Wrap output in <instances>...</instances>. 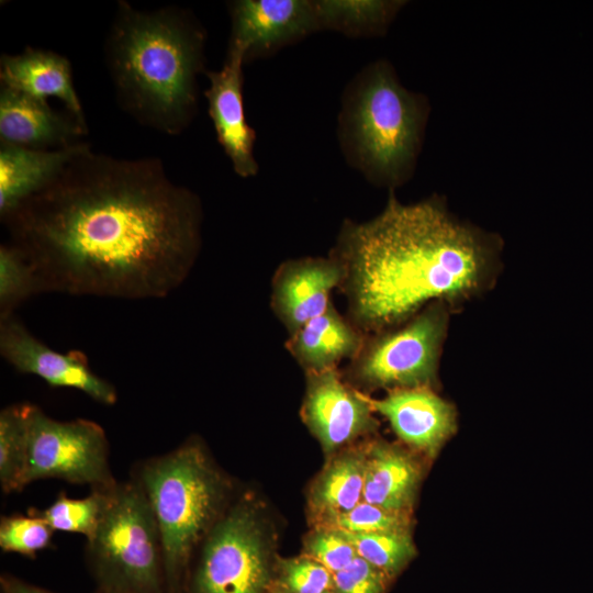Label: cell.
<instances>
[{"label":"cell","instance_id":"obj_1","mask_svg":"<svg viewBox=\"0 0 593 593\" xmlns=\"http://www.w3.org/2000/svg\"><path fill=\"white\" fill-rule=\"evenodd\" d=\"M1 219L38 293L163 299L188 278L202 244L201 201L160 160L91 147Z\"/></svg>","mask_w":593,"mask_h":593},{"label":"cell","instance_id":"obj_2","mask_svg":"<svg viewBox=\"0 0 593 593\" xmlns=\"http://www.w3.org/2000/svg\"><path fill=\"white\" fill-rule=\"evenodd\" d=\"M501 238L460 221L433 194L404 204L390 190L366 222L345 220L329 254L344 278L346 316L365 334L398 326L433 302L450 307L491 287Z\"/></svg>","mask_w":593,"mask_h":593},{"label":"cell","instance_id":"obj_3","mask_svg":"<svg viewBox=\"0 0 593 593\" xmlns=\"http://www.w3.org/2000/svg\"><path fill=\"white\" fill-rule=\"evenodd\" d=\"M205 31L186 10L145 12L120 1L105 59L121 107L168 135L186 130L198 110Z\"/></svg>","mask_w":593,"mask_h":593},{"label":"cell","instance_id":"obj_4","mask_svg":"<svg viewBox=\"0 0 593 593\" xmlns=\"http://www.w3.org/2000/svg\"><path fill=\"white\" fill-rule=\"evenodd\" d=\"M430 107L407 90L394 67L378 59L347 85L338 115V141L347 164L377 187L407 182L422 150Z\"/></svg>","mask_w":593,"mask_h":593},{"label":"cell","instance_id":"obj_5","mask_svg":"<svg viewBox=\"0 0 593 593\" xmlns=\"http://www.w3.org/2000/svg\"><path fill=\"white\" fill-rule=\"evenodd\" d=\"M132 475L160 532L167 593H181L194 551L231 505V483L197 437L144 460Z\"/></svg>","mask_w":593,"mask_h":593},{"label":"cell","instance_id":"obj_6","mask_svg":"<svg viewBox=\"0 0 593 593\" xmlns=\"http://www.w3.org/2000/svg\"><path fill=\"white\" fill-rule=\"evenodd\" d=\"M86 559L97 590L107 593H167L160 532L139 482H118L93 535Z\"/></svg>","mask_w":593,"mask_h":593},{"label":"cell","instance_id":"obj_7","mask_svg":"<svg viewBox=\"0 0 593 593\" xmlns=\"http://www.w3.org/2000/svg\"><path fill=\"white\" fill-rule=\"evenodd\" d=\"M198 549L181 593H268L276 562L250 499L231 504Z\"/></svg>","mask_w":593,"mask_h":593},{"label":"cell","instance_id":"obj_8","mask_svg":"<svg viewBox=\"0 0 593 593\" xmlns=\"http://www.w3.org/2000/svg\"><path fill=\"white\" fill-rule=\"evenodd\" d=\"M450 306L433 302L402 324L366 335L343 377L357 389L432 388L447 335Z\"/></svg>","mask_w":593,"mask_h":593},{"label":"cell","instance_id":"obj_9","mask_svg":"<svg viewBox=\"0 0 593 593\" xmlns=\"http://www.w3.org/2000/svg\"><path fill=\"white\" fill-rule=\"evenodd\" d=\"M109 440L93 421H58L32 404L23 488L41 479H60L92 489L118 483L109 461Z\"/></svg>","mask_w":593,"mask_h":593},{"label":"cell","instance_id":"obj_10","mask_svg":"<svg viewBox=\"0 0 593 593\" xmlns=\"http://www.w3.org/2000/svg\"><path fill=\"white\" fill-rule=\"evenodd\" d=\"M0 354L16 371L36 376L51 387L81 391L104 405L118 401L114 385L91 370L83 353L52 349L14 314L0 318Z\"/></svg>","mask_w":593,"mask_h":593},{"label":"cell","instance_id":"obj_11","mask_svg":"<svg viewBox=\"0 0 593 593\" xmlns=\"http://www.w3.org/2000/svg\"><path fill=\"white\" fill-rule=\"evenodd\" d=\"M301 415L323 449L334 452L376 430L369 398L350 385L338 368L305 373Z\"/></svg>","mask_w":593,"mask_h":593},{"label":"cell","instance_id":"obj_12","mask_svg":"<svg viewBox=\"0 0 593 593\" xmlns=\"http://www.w3.org/2000/svg\"><path fill=\"white\" fill-rule=\"evenodd\" d=\"M228 46L245 63L320 31L314 0H238L230 4Z\"/></svg>","mask_w":593,"mask_h":593},{"label":"cell","instance_id":"obj_13","mask_svg":"<svg viewBox=\"0 0 593 593\" xmlns=\"http://www.w3.org/2000/svg\"><path fill=\"white\" fill-rule=\"evenodd\" d=\"M344 269L327 257L288 259L279 265L271 280L270 306L289 336L322 314L334 289H338Z\"/></svg>","mask_w":593,"mask_h":593},{"label":"cell","instance_id":"obj_14","mask_svg":"<svg viewBox=\"0 0 593 593\" xmlns=\"http://www.w3.org/2000/svg\"><path fill=\"white\" fill-rule=\"evenodd\" d=\"M244 63L243 54L228 46L222 68L206 72L210 86L204 96L219 143L234 171L248 178L258 172V164L254 155L256 133L247 124L244 110Z\"/></svg>","mask_w":593,"mask_h":593},{"label":"cell","instance_id":"obj_15","mask_svg":"<svg viewBox=\"0 0 593 593\" xmlns=\"http://www.w3.org/2000/svg\"><path fill=\"white\" fill-rule=\"evenodd\" d=\"M369 402L401 440L432 456L456 429L454 406L430 388L392 390Z\"/></svg>","mask_w":593,"mask_h":593},{"label":"cell","instance_id":"obj_16","mask_svg":"<svg viewBox=\"0 0 593 593\" xmlns=\"http://www.w3.org/2000/svg\"><path fill=\"white\" fill-rule=\"evenodd\" d=\"M88 132L72 114L54 111L44 99L1 87L0 139L2 144L37 149L66 147Z\"/></svg>","mask_w":593,"mask_h":593},{"label":"cell","instance_id":"obj_17","mask_svg":"<svg viewBox=\"0 0 593 593\" xmlns=\"http://www.w3.org/2000/svg\"><path fill=\"white\" fill-rule=\"evenodd\" d=\"M89 147L90 145L85 142L53 149L29 148L1 143V217L46 187L74 158Z\"/></svg>","mask_w":593,"mask_h":593},{"label":"cell","instance_id":"obj_18","mask_svg":"<svg viewBox=\"0 0 593 593\" xmlns=\"http://www.w3.org/2000/svg\"><path fill=\"white\" fill-rule=\"evenodd\" d=\"M1 87L44 99L61 100L68 112L87 125L80 100L75 90L69 60L55 52L27 47L0 59Z\"/></svg>","mask_w":593,"mask_h":593},{"label":"cell","instance_id":"obj_19","mask_svg":"<svg viewBox=\"0 0 593 593\" xmlns=\"http://www.w3.org/2000/svg\"><path fill=\"white\" fill-rule=\"evenodd\" d=\"M366 335L331 302L320 315L290 335L286 349L307 372L335 369L360 351Z\"/></svg>","mask_w":593,"mask_h":593},{"label":"cell","instance_id":"obj_20","mask_svg":"<svg viewBox=\"0 0 593 593\" xmlns=\"http://www.w3.org/2000/svg\"><path fill=\"white\" fill-rule=\"evenodd\" d=\"M362 501L409 512L419 481L418 463L400 447L373 441L365 447Z\"/></svg>","mask_w":593,"mask_h":593},{"label":"cell","instance_id":"obj_21","mask_svg":"<svg viewBox=\"0 0 593 593\" xmlns=\"http://www.w3.org/2000/svg\"><path fill=\"white\" fill-rule=\"evenodd\" d=\"M365 468V447L345 449L326 465L309 494L315 526L349 512L362 501Z\"/></svg>","mask_w":593,"mask_h":593},{"label":"cell","instance_id":"obj_22","mask_svg":"<svg viewBox=\"0 0 593 593\" xmlns=\"http://www.w3.org/2000/svg\"><path fill=\"white\" fill-rule=\"evenodd\" d=\"M405 1L314 0L320 31L347 36L383 35Z\"/></svg>","mask_w":593,"mask_h":593},{"label":"cell","instance_id":"obj_23","mask_svg":"<svg viewBox=\"0 0 593 593\" xmlns=\"http://www.w3.org/2000/svg\"><path fill=\"white\" fill-rule=\"evenodd\" d=\"M31 403H16L0 412V486L9 494L23 489Z\"/></svg>","mask_w":593,"mask_h":593},{"label":"cell","instance_id":"obj_24","mask_svg":"<svg viewBox=\"0 0 593 593\" xmlns=\"http://www.w3.org/2000/svg\"><path fill=\"white\" fill-rule=\"evenodd\" d=\"M355 547L358 557L393 580L416 553L410 529L355 534L343 532Z\"/></svg>","mask_w":593,"mask_h":593},{"label":"cell","instance_id":"obj_25","mask_svg":"<svg viewBox=\"0 0 593 593\" xmlns=\"http://www.w3.org/2000/svg\"><path fill=\"white\" fill-rule=\"evenodd\" d=\"M111 488L92 489L89 495L80 499L61 493L45 510L35 512L54 532L76 533L88 539L97 529Z\"/></svg>","mask_w":593,"mask_h":593},{"label":"cell","instance_id":"obj_26","mask_svg":"<svg viewBox=\"0 0 593 593\" xmlns=\"http://www.w3.org/2000/svg\"><path fill=\"white\" fill-rule=\"evenodd\" d=\"M38 294L33 269L23 254L9 243L0 246V318L14 314L25 300Z\"/></svg>","mask_w":593,"mask_h":593},{"label":"cell","instance_id":"obj_27","mask_svg":"<svg viewBox=\"0 0 593 593\" xmlns=\"http://www.w3.org/2000/svg\"><path fill=\"white\" fill-rule=\"evenodd\" d=\"M333 573L306 555L276 561L269 590L281 593H333Z\"/></svg>","mask_w":593,"mask_h":593},{"label":"cell","instance_id":"obj_28","mask_svg":"<svg viewBox=\"0 0 593 593\" xmlns=\"http://www.w3.org/2000/svg\"><path fill=\"white\" fill-rule=\"evenodd\" d=\"M54 529L34 510L29 515L2 516L0 548L4 552L34 557L51 545Z\"/></svg>","mask_w":593,"mask_h":593},{"label":"cell","instance_id":"obj_29","mask_svg":"<svg viewBox=\"0 0 593 593\" xmlns=\"http://www.w3.org/2000/svg\"><path fill=\"white\" fill-rule=\"evenodd\" d=\"M320 526L355 534L409 530L410 515L405 511L389 510L361 501L349 512Z\"/></svg>","mask_w":593,"mask_h":593},{"label":"cell","instance_id":"obj_30","mask_svg":"<svg viewBox=\"0 0 593 593\" xmlns=\"http://www.w3.org/2000/svg\"><path fill=\"white\" fill-rule=\"evenodd\" d=\"M304 555L333 574L347 567L358 555L342 530L316 526L305 538Z\"/></svg>","mask_w":593,"mask_h":593},{"label":"cell","instance_id":"obj_31","mask_svg":"<svg viewBox=\"0 0 593 593\" xmlns=\"http://www.w3.org/2000/svg\"><path fill=\"white\" fill-rule=\"evenodd\" d=\"M392 580L378 568L356 557L333 575V593H385Z\"/></svg>","mask_w":593,"mask_h":593},{"label":"cell","instance_id":"obj_32","mask_svg":"<svg viewBox=\"0 0 593 593\" xmlns=\"http://www.w3.org/2000/svg\"><path fill=\"white\" fill-rule=\"evenodd\" d=\"M0 583L3 593H54L11 574L1 575Z\"/></svg>","mask_w":593,"mask_h":593},{"label":"cell","instance_id":"obj_33","mask_svg":"<svg viewBox=\"0 0 593 593\" xmlns=\"http://www.w3.org/2000/svg\"><path fill=\"white\" fill-rule=\"evenodd\" d=\"M268 593H281V592H278V591H275V590H269Z\"/></svg>","mask_w":593,"mask_h":593},{"label":"cell","instance_id":"obj_34","mask_svg":"<svg viewBox=\"0 0 593 593\" xmlns=\"http://www.w3.org/2000/svg\"><path fill=\"white\" fill-rule=\"evenodd\" d=\"M96 593H107V592H103V591H100V590H97Z\"/></svg>","mask_w":593,"mask_h":593}]
</instances>
